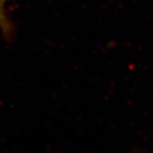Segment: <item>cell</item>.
<instances>
[{
	"mask_svg": "<svg viewBox=\"0 0 153 153\" xmlns=\"http://www.w3.org/2000/svg\"><path fill=\"white\" fill-rule=\"evenodd\" d=\"M1 2H2V0H0V6H1Z\"/></svg>",
	"mask_w": 153,
	"mask_h": 153,
	"instance_id": "6da1fadb",
	"label": "cell"
}]
</instances>
